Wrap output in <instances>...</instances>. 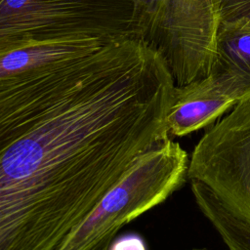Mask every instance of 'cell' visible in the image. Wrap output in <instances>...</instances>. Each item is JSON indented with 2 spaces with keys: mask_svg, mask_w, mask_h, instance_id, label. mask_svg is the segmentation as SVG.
<instances>
[{
  "mask_svg": "<svg viewBox=\"0 0 250 250\" xmlns=\"http://www.w3.org/2000/svg\"><path fill=\"white\" fill-rule=\"evenodd\" d=\"M107 250H147L144 239L135 233H129L115 238Z\"/></svg>",
  "mask_w": 250,
  "mask_h": 250,
  "instance_id": "obj_10",
  "label": "cell"
},
{
  "mask_svg": "<svg viewBox=\"0 0 250 250\" xmlns=\"http://www.w3.org/2000/svg\"><path fill=\"white\" fill-rule=\"evenodd\" d=\"M138 36L134 0H0V54Z\"/></svg>",
  "mask_w": 250,
  "mask_h": 250,
  "instance_id": "obj_2",
  "label": "cell"
},
{
  "mask_svg": "<svg viewBox=\"0 0 250 250\" xmlns=\"http://www.w3.org/2000/svg\"><path fill=\"white\" fill-rule=\"evenodd\" d=\"M192 250H206V249H192Z\"/></svg>",
  "mask_w": 250,
  "mask_h": 250,
  "instance_id": "obj_11",
  "label": "cell"
},
{
  "mask_svg": "<svg viewBox=\"0 0 250 250\" xmlns=\"http://www.w3.org/2000/svg\"><path fill=\"white\" fill-rule=\"evenodd\" d=\"M175 88L139 36L43 49L0 72V250H56L171 137Z\"/></svg>",
  "mask_w": 250,
  "mask_h": 250,
  "instance_id": "obj_1",
  "label": "cell"
},
{
  "mask_svg": "<svg viewBox=\"0 0 250 250\" xmlns=\"http://www.w3.org/2000/svg\"><path fill=\"white\" fill-rule=\"evenodd\" d=\"M220 23L216 0H169L145 40L183 86L210 73Z\"/></svg>",
  "mask_w": 250,
  "mask_h": 250,
  "instance_id": "obj_5",
  "label": "cell"
},
{
  "mask_svg": "<svg viewBox=\"0 0 250 250\" xmlns=\"http://www.w3.org/2000/svg\"><path fill=\"white\" fill-rule=\"evenodd\" d=\"M187 151L167 137L154 145L56 250H107L118 231L164 202L188 178Z\"/></svg>",
  "mask_w": 250,
  "mask_h": 250,
  "instance_id": "obj_3",
  "label": "cell"
},
{
  "mask_svg": "<svg viewBox=\"0 0 250 250\" xmlns=\"http://www.w3.org/2000/svg\"><path fill=\"white\" fill-rule=\"evenodd\" d=\"M188 179L204 184L250 224V98L205 132L189 157Z\"/></svg>",
  "mask_w": 250,
  "mask_h": 250,
  "instance_id": "obj_4",
  "label": "cell"
},
{
  "mask_svg": "<svg viewBox=\"0 0 250 250\" xmlns=\"http://www.w3.org/2000/svg\"><path fill=\"white\" fill-rule=\"evenodd\" d=\"M198 208L210 221L229 250H250V224L233 214L204 184L190 181Z\"/></svg>",
  "mask_w": 250,
  "mask_h": 250,
  "instance_id": "obj_8",
  "label": "cell"
},
{
  "mask_svg": "<svg viewBox=\"0 0 250 250\" xmlns=\"http://www.w3.org/2000/svg\"><path fill=\"white\" fill-rule=\"evenodd\" d=\"M221 21L245 20L250 22V0H216Z\"/></svg>",
  "mask_w": 250,
  "mask_h": 250,
  "instance_id": "obj_9",
  "label": "cell"
},
{
  "mask_svg": "<svg viewBox=\"0 0 250 250\" xmlns=\"http://www.w3.org/2000/svg\"><path fill=\"white\" fill-rule=\"evenodd\" d=\"M224 83L239 103L250 98V22L221 21L210 73Z\"/></svg>",
  "mask_w": 250,
  "mask_h": 250,
  "instance_id": "obj_7",
  "label": "cell"
},
{
  "mask_svg": "<svg viewBox=\"0 0 250 250\" xmlns=\"http://www.w3.org/2000/svg\"><path fill=\"white\" fill-rule=\"evenodd\" d=\"M239 103L235 95L212 74L176 86L166 116L171 137H184L213 123Z\"/></svg>",
  "mask_w": 250,
  "mask_h": 250,
  "instance_id": "obj_6",
  "label": "cell"
}]
</instances>
